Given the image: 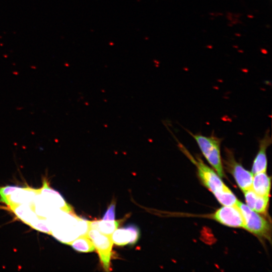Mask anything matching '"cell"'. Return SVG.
Returning <instances> with one entry per match:
<instances>
[{"label":"cell","mask_w":272,"mask_h":272,"mask_svg":"<svg viewBox=\"0 0 272 272\" xmlns=\"http://www.w3.org/2000/svg\"><path fill=\"white\" fill-rule=\"evenodd\" d=\"M214 219L221 224L233 228H245L243 216L236 205L225 206L218 210L213 215Z\"/></svg>","instance_id":"cell-6"},{"label":"cell","mask_w":272,"mask_h":272,"mask_svg":"<svg viewBox=\"0 0 272 272\" xmlns=\"http://www.w3.org/2000/svg\"><path fill=\"white\" fill-rule=\"evenodd\" d=\"M123 221V220L115 221V220H99L89 221V228L98 230L100 232L104 234L111 236L116 229Z\"/></svg>","instance_id":"cell-10"},{"label":"cell","mask_w":272,"mask_h":272,"mask_svg":"<svg viewBox=\"0 0 272 272\" xmlns=\"http://www.w3.org/2000/svg\"><path fill=\"white\" fill-rule=\"evenodd\" d=\"M272 140L269 134H266L260 142L259 150L253 161L251 172L253 175L261 172H266L267 169V158L266 151Z\"/></svg>","instance_id":"cell-8"},{"label":"cell","mask_w":272,"mask_h":272,"mask_svg":"<svg viewBox=\"0 0 272 272\" xmlns=\"http://www.w3.org/2000/svg\"><path fill=\"white\" fill-rule=\"evenodd\" d=\"M115 203H112L103 215V220H115Z\"/></svg>","instance_id":"cell-16"},{"label":"cell","mask_w":272,"mask_h":272,"mask_svg":"<svg viewBox=\"0 0 272 272\" xmlns=\"http://www.w3.org/2000/svg\"><path fill=\"white\" fill-rule=\"evenodd\" d=\"M271 186V178L266 172L253 175L251 189L257 195L263 197H269Z\"/></svg>","instance_id":"cell-9"},{"label":"cell","mask_w":272,"mask_h":272,"mask_svg":"<svg viewBox=\"0 0 272 272\" xmlns=\"http://www.w3.org/2000/svg\"><path fill=\"white\" fill-rule=\"evenodd\" d=\"M236 205L243 216L244 228L258 236L269 238L271 226L268 221L240 201H237Z\"/></svg>","instance_id":"cell-3"},{"label":"cell","mask_w":272,"mask_h":272,"mask_svg":"<svg viewBox=\"0 0 272 272\" xmlns=\"http://www.w3.org/2000/svg\"><path fill=\"white\" fill-rule=\"evenodd\" d=\"M21 205L15 206L11 208L20 219L22 220L25 223L29 225L31 222L38 218L29 206L25 204V205Z\"/></svg>","instance_id":"cell-11"},{"label":"cell","mask_w":272,"mask_h":272,"mask_svg":"<svg viewBox=\"0 0 272 272\" xmlns=\"http://www.w3.org/2000/svg\"><path fill=\"white\" fill-rule=\"evenodd\" d=\"M70 245L76 251L81 253L92 252L95 249L93 243L87 234L78 237L72 241Z\"/></svg>","instance_id":"cell-12"},{"label":"cell","mask_w":272,"mask_h":272,"mask_svg":"<svg viewBox=\"0 0 272 272\" xmlns=\"http://www.w3.org/2000/svg\"><path fill=\"white\" fill-rule=\"evenodd\" d=\"M112 241L119 246L134 245L139 238V230L134 225H129L124 228L116 229L111 236Z\"/></svg>","instance_id":"cell-7"},{"label":"cell","mask_w":272,"mask_h":272,"mask_svg":"<svg viewBox=\"0 0 272 272\" xmlns=\"http://www.w3.org/2000/svg\"><path fill=\"white\" fill-rule=\"evenodd\" d=\"M225 164L229 171L234 178L237 184L243 192L251 189L253 174L251 172L245 169L240 163L235 160L232 152L226 149Z\"/></svg>","instance_id":"cell-5"},{"label":"cell","mask_w":272,"mask_h":272,"mask_svg":"<svg viewBox=\"0 0 272 272\" xmlns=\"http://www.w3.org/2000/svg\"><path fill=\"white\" fill-rule=\"evenodd\" d=\"M189 133L196 141L202 153L215 170L218 176L223 177L224 172L220 153L221 140L214 136L206 137L200 134L195 135Z\"/></svg>","instance_id":"cell-2"},{"label":"cell","mask_w":272,"mask_h":272,"mask_svg":"<svg viewBox=\"0 0 272 272\" xmlns=\"http://www.w3.org/2000/svg\"><path fill=\"white\" fill-rule=\"evenodd\" d=\"M29 225L31 226L32 228L38 230L40 232L46 233L50 234H51L50 226L46 220L45 219L42 220L39 219L38 218L37 219L31 222Z\"/></svg>","instance_id":"cell-14"},{"label":"cell","mask_w":272,"mask_h":272,"mask_svg":"<svg viewBox=\"0 0 272 272\" xmlns=\"http://www.w3.org/2000/svg\"><path fill=\"white\" fill-rule=\"evenodd\" d=\"M20 186H8L0 188V201L9 206L8 198L12 193L18 189L21 188Z\"/></svg>","instance_id":"cell-15"},{"label":"cell","mask_w":272,"mask_h":272,"mask_svg":"<svg viewBox=\"0 0 272 272\" xmlns=\"http://www.w3.org/2000/svg\"><path fill=\"white\" fill-rule=\"evenodd\" d=\"M269 197H263L257 195L253 206V210L258 213H266L268 209Z\"/></svg>","instance_id":"cell-13"},{"label":"cell","mask_w":272,"mask_h":272,"mask_svg":"<svg viewBox=\"0 0 272 272\" xmlns=\"http://www.w3.org/2000/svg\"><path fill=\"white\" fill-rule=\"evenodd\" d=\"M87 235L93 243L105 271H110L113 241L111 236L104 234L98 230L89 228Z\"/></svg>","instance_id":"cell-4"},{"label":"cell","mask_w":272,"mask_h":272,"mask_svg":"<svg viewBox=\"0 0 272 272\" xmlns=\"http://www.w3.org/2000/svg\"><path fill=\"white\" fill-rule=\"evenodd\" d=\"M178 147L190 161L195 164L203 184L213 193L216 198L230 190L222 182L218 174L206 165L201 158L199 157L195 158L182 143L178 142Z\"/></svg>","instance_id":"cell-1"}]
</instances>
